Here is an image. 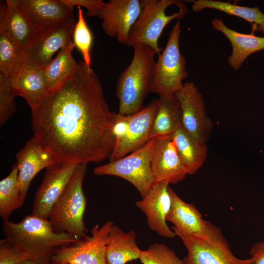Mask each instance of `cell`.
<instances>
[{
  "mask_svg": "<svg viewBox=\"0 0 264 264\" xmlns=\"http://www.w3.org/2000/svg\"><path fill=\"white\" fill-rule=\"evenodd\" d=\"M33 137L58 162L86 164L109 158L115 146L114 112L97 74L84 61L31 110Z\"/></svg>",
  "mask_w": 264,
  "mask_h": 264,
  "instance_id": "obj_1",
  "label": "cell"
},
{
  "mask_svg": "<svg viewBox=\"0 0 264 264\" xmlns=\"http://www.w3.org/2000/svg\"><path fill=\"white\" fill-rule=\"evenodd\" d=\"M2 232L5 239L31 259L46 263H51L57 249L79 240L56 232L48 220L32 214L18 222L3 220Z\"/></svg>",
  "mask_w": 264,
  "mask_h": 264,
  "instance_id": "obj_2",
  "label": "cell"
},
{
  "mask_svg": "<svg viewBox=\"0 0 264 264\" xmlns=\"http://www.w3.org/2000/svg\"><path fill=\"white\" fill-rule=\"evenodd\" d=\"M129 66L120 74L115 93L118 99V113L131 115L141 110L144 101L152 88L156 52L151 47L137 44Z\"/></svg>",
  "mask_w": 264,
  "mask_h": 264,
  "instance_id": "obj_3",
  "label": "cell"
},
{
  "mask_svg": "<svg viewBox=\"0 0 264 264\" xmlns=\"http://www.w3.org/2000/svg\"><path fill=\"white\" fill-rule=\"evenodd\" d=\"M143 6L132 26L127 45L141 44L152 48L159 54L163 49L159 39L167 25L175 19H181L187 14L184 2L179 0H142Z\"/></svg>",
  "mask_w": 264,
  "mask_h": 264,
  "instance_id": "obj_4",
  "label": "cell"
},
{
  "mask_svg": "<svg viewBox=\"0 0 264 264\" xmlns=\"http://www.w3.org/2000/svg\"><path fill=\"white\" fill-rule=\"evenodd\" d=\"M86 164H79L62 196L52 208L48 220L58 233L80 240L88 236L84 217L87 199L83 189Z\"/></svg>",
  "mask_w": 264,
  "mask_h": 264,
  "instance_id": "obj_5",
  "label": "cell"
},
{
  "mask_svg": "<svg viewBox=\"0 0 264 264\" xmlns=\"http://www.w3.org/2000/svg\"><path fill=\"white\" fill-rule=\"evenodd\" d=\"M180 23L177 21L170 32L165 47L155 61L152 92L159 96L175 95L188 76L186 60L180 52Z\"/></svg>",
  "mask_w": 264,
  "mask_h": 264,
  "instance_id": "obj_6",
  "label": "cell"
},
{
  "mask_svg": "<svg viewBox=\"0 0 264 264\" xmlns=\"http://www.w3.org/2000/svg\"><path fill=\"white\" fill-rule=\"evenodd\" d=\"M154 143L153 138L129 155L95 167L93 173L121 177L132 184L143 198L155 183L151 163Z\"/></svg>",
  "mask_w": 264,
  "mask_h": 264,
  "instance_id": "obj_7",
  "label": "cell"
},
{
  "mask_svg": "<svg viewBox=\"0 0 264 264\" xmlns=\"http://www.w3.org/2000/svg\"><path fill=\"white\" fill-rule=\"evenodd\" d=\"M170 192L172 205L166 220L174 224L172 227L173 229L186 235L229 247L228 242L219 227L204 220L193 204L183 201L170 187Z\"/></svg>",
  "mask_w": 264,
  "mask_h": 264,
  "instance_id": "obj_8",
  "label": "cell"
},
{
  "mask_svg": "<svg viewBox=\"0 0 264 264\" xmlns=\"http://www.w3.org/2000/svg\"><path fill=\"white\" fill-rule=\"evenodd\" d=\"M108 221L101 226L95 225L91 235L77 242L57 249L51 262H66L69 264H107L106 247L110 227Z\"/></svg>",
  "mask_w": 264,
  "mask_h": 264,
  "instance_id": "obj_9",
  "label": "cell"
},
{
  "mask_svg": "<svg viewBox=\"0 0 264 264\" xmlns=\"http://www.w3.org/2000/svg\"><path fill=\"white\" fill-rule=\"evenodd\" d=\"M78 164L58 162L46 168L35 194L32 215L48 220L52 208L69 184Z\"/></svg>",
  "mask_w": 264,
  "mask_h": 264,
  "instance_id": "obj_10",
  "label": "cell"
},
{
  "mask_svg": "<svg viewBox=\"0 0 264 264\" xmlns=\"http://www.w3.org/2000/svg\"><path fill=\"white\" fill-rule=\"evenodd\" d=\"M175 96L182 111V127L197 139L206 142L209 138L213 123L207 115L202 96L193 82L183 84Z\"/></svg>",
  "mask_w": 264,
  "mask_h": 264,
  "instance_id": "obj_11",
  "label": "cell"
},
{
  "mask_svg": "<svg viewBox=\"0 0 264 264\" xmlns=\"http://www.w3.org/2000/svg\"><path fill=\"white\" fill-rule=\"evenodd\" d=\"M142 0H110L104 2L97 17L107 35L116 37L122 44H127L131 29L139 16Z\"/></svg>",
  "mask_w": 264,
  "mask_h": 264,
  "instance_id": "obj_12",
  "label": "cell"
},
{
  "mask_svg": "<svg viewBox=\"0 0 264 264\" xmlns=\"http://www.w3.org/2000/svg\"><path fill=\"white\" fill-rule=\"evenodd\" d=\"M36 32L60 26L75 25L73 9L63 0H14Z\"/></svg>",
  "mask_w": 264,
  "mask_h": 264,
  "instance_id": "obj_13",
  "label": "cell"
},
{
  "mask_svg": "<svg viewBox=\"0 0 264 264\" xmlns=\"http://www.w3.org/2000/svg\"><path fill=\"white\" fill-rule=\"evenodd\" d=\"M74 27L60 26L36 33L25 51L24 64L34 67H45L57 51L66 47L72 41Z\"/></svg>",
  "mask_w": 264,
  "mask_h": 264,
  "instance_id": "obj_14",
  "label": "cell"
},
{
  "mask_svg": "<svg viewBox=\"0 0 264 264\" xmlns=\"http://www.w3.org/2000/svg\"><path fill=\"white\" fill-rule=\"evenodd\" d=\"M151 163L155 182L175 184L188 175L169 135L154 138Z\"/></svg>",
  "mask_w": 264,
  "mask_h": 264,
  "instance_id": "obj_15",
  "label": "cell"
},
{
  "mask_svg": "<svg viewBox=\"0 0 264 264\" xmlns=\"http://www.w3.org/2000/svg\"><path fill=\"white\" fill-rule=\"evenodd\" d=\"M135 204L146 215L148 225L152 230L166 238L176 236L166 222L172 205L168 183L155 182L146 196Z\"/></svg>",
  "mask_w": 264,
  "mask_h": 264,
  "instance_id": "obj_16",
  "label": "cell"
},
{
  "mask_svg": "<svg viewBox=\"0 0 264 264\" xmlns=\"http://www.w3.org/2000/svg\"><path fill=\"white\" fill-rule=\"evenodd\" d=\"M187 250L183 264H252L251 258L239 259L235 256L230 247L211 242L199 238L182 234L173 229Z\"/></svg>",
  "mask_w": 264,
  "mask_h": 264,
  "instance_id": "obj_17",
  "label": "cell"
},
{
  "mask_svg": "<svg viewBox=\"0 0 264 264\" xmlns=\"http://www.w3.org/2000/svg\"><path fill=\"white\" fill-rule=\"evenodd\" d=\"M20 194L26 198L30 183L43 169L58 162L34 137L29 139L16 154Z\"/></svg>",
  "mask_w": 264,
  "mask_h": 264,
  "instance_id": "obj_18",
  "label": "cell"
},
{
  "mask_svg": "<svg viewBox=\"0 0 264 264\" xmlns=\"http://www.w3.org/2000/svg\"><path fill=\"white\" fill-rule=\"evenodd\" d=\"M156 99L140 111L130 115L126 136L123 141L114 147L109 158L112 161L139 149L148 141L150 133L158 108Z\"/></svg>",
  "mask_w": 264,
  "mask_h": 264,
  "instance_id": "obj_19",
  "label": "cell"
},
{
  "mask_svg": "<svg viewBox=\"0 0 264 264\" xmlns=\"http://www.w3.org/2000/svg\"><path fill=\"white\" fill-rule=\"evenodd\" d=\"M8 78L16 95L22 97L31 110L48 91L44 68L23 64Z\"/></svg>",
  "mask_w": 264,
  "mask_h": 264,
  "instance_id": "obj_20",
  "label": "cell"
},
{
  "mask_svg": "<svg viewBox=\"0 0 264 264\" xmlns=\"http://www.w3.org/2000/svg\"><path fill=\"white\" fill-rule=\"evenodd\" d=\"M211 24L215 30L224 34L231 43L232 51L227 61L234 70L240 69L249 55L264 50V37L256 36L253 32L244 34L234 30L228 27L220 18H215Z\"/></svg>",
  "mask_w": 264,
  "mask_h": 264,
  "instance_id": "obj_21",
  "label": "cell"
},
{
  "mask_svg": "<svg viewBox=\"0 0 264 264\" xmlns=\"http://www.w3.org/2000/svg\"><path fill=\"white\" fill-rule=\"evenodd\" d=\"M0 33L12 37L25 51L36 32L14 0H6L0 1Z\"/></svg>",
  "mask_w": 264,
  "mask_h": 264,
  "instance_id": "obj_22",
  "label": "cell"
},
{
  "mask_svg": "<svg viewBox=\"0 0 264 264\" xmlns=\"http://www.w3.org/2000/svg\"><path fill=\"white\" fill-rule=\"evenodd\" d=\"M133 230L125 232L112 224L108 237L106 257L107 264H126L139 259L142 250L136 243Z\"/></svg>",
  "mask_w": 264,
  "mask_h": 264,
  "instance_id": "obj_23",
  "label": "cell"
},
{
  "mask_svg": "<svg viewBox=\"0 0 264 264\" xmlns=\"http://www.w3.org/2000/svg\"><path fill=\"white\" fill-rule=\"evenodd\" d=\"M170 135L187 174L196 173L207 156L206 142L194 137L182 126Z\"/></svg>",
  "mask_w": 264,
  "mask_h": 264,
  "instance_id": "obj_24",
  "label": "cell"
},
{
  "mask_svg": "<svg viewBox=\"0 0 264 264\" xmlns=\"http://www.w3.org/2000/svg\"><path fill=\"white\" fill-rule=\"evenodd\" d=\"M158 108L150 133L151 139L170 135L182 126L180 105L175 95L159 96Z\"/></svg>",
  "mask_w": 264,
  "mask_h": 264,
  "instance_id": "obj_25",
  "label": "cell"
},
{
  "mask_svg": "<svg viewBox=\"0 0 264 264\" xmlns=\"http://www.w3.org/2000/svg\"><path fill=\"white\" fill-rule=\"evenodd\" d=\"M185 1L192 3V8L195 12L205 9H214L241 18L251 24L252 32H261L264 35V13L259 6L250 7L215 0H190Z\"/></svg>",
  "mask_w": 264,
  "mask_h": 264,
  "instance_id": "obj_26",
  "label": "cell"
},
{
  "mask_svg": "<svg viewBox=\"0 0 264 264\" xmlns=\"http://www.w3.org/2000/svg\"><path fill=\"white\" fill-rule=\"evenodd\" d=\"M75 47L72 41L66 47L61 49L57 56L44 67L48 91L61 84L76 70L78 63L72 55Z\"/></svg>",
  "mask_w": 264,
  "mask_h": 264,
  "instance_id": "obj_27",
  "label": "cell"
},
{
  "mask_svg": "<svg viewBox=\"0 0 264 264\" xmlns=\"http://www.w3.org/2000/svg\"><path fill=\"white\" fill-rule=\"evenodd\" d=\"M18 173L15 164L9 175L0 181V216L2 220H8L14 211L22 206L25 199L19 191Z\"/></svg>",
  "mask_w": 264,
  "mask_h": 264,
  "instance_id": "obj_28",
  "label": "cell"
},
{
  "mask_svg": "<svg viewBox=\"0 0 264 264\" xmlns=\"http://www.w3.org/2000/svg\"><path fill=\"white\" fill-rule=\"evenodd\" d=\"M25 60V51L9 35L0 33V74L9 78Z\"/></svg>",
  "mask_w": 264,
  "mask_h": 264,
  "instance_id": "obj_29",
  "label": "cell"
},
{
  "mask_svg": "<svg viewBox=\"0 0 264 264\" xmlns=\"http://www.w3.org/2000/svg\"><path fill=\"white\" fill-rule=\"evenodd\" d=\"M78 20L73 32V42L81 53L84 63L90 67V50L93 42L92 33L84 17L82 8L77 6Z\"/></svg>",
  "mask_w": 264,
  "mask_h": 264,
  "instance_id": "obj_30",
  "label": "cell"
},
{
  "mask_svg": "<svg viewBox=\"0 0 264 264\" xmlns=\"http://www.w3.org/2000/svg\"><path fill=\"white\" fill-rule=\"evenodd\" d=\"M143 264H183L176 253L163 243H155L142 250L139 258Z\"/></svg>",
  "mask_w": 264,
  "mask_h": 264,
  "instance_id": "obj_31",
  "label": "cell"
},
{
  "mask_svg": "<svg viewBox=\"0 0 264 264\" xmlns=\"http://www.w3.org/2000/svg\"><path fill=\"white\" fill-rule=\"evenodd\" d=\"M17 95L9 82V78L0 74V124L4 125L15 112V98Z\"/></svg>",
  "mask_w": 264,
  "mask_h": 264,
  "instance_id": "obj_32",
  "label": "cell"
},
{
  "mask_svg": "<svg viewBox=\"0 0 264 264\" xmlns=\"http://www.w3.org/2000/svg\"><path fill=\"white\" fill-rule=\"evenodd\" d=\"M31 259L6 239L0 241V264H20Z\"/></svg>",
  "mask_w": 264,
  "mask_h": 264,
  "instance_id": "obj_33",
  "label": "cell"
},
{
  "mask_svg": "<svg viewBox=\"0 0 264 264\" xmlns=\"http://www.w3.org/2000/svg\"><path fill=\"white\" fill-rule=\"evenodd\" d=\"M63 1L73 9L75 6L85 7L87 11V16L90 17L97 16L105 2L102 0H63Z\"/></svg>",
  "mask_w": 264,
  "mask_h": 264,
  "instance_id": "obj_34",
  "label": "cell"
},
{
  "mask_svg": "<svg viewBox=\"0 0 264 264\" xmlns=\"http://www.w3.org/2000/svg\"><path fill=\"white\" fill-rule=\"evenodd\" d=\"M249 254L252 264H264V241L257 242L251 246Z\"/></svg>",
  "mask_w": 264,
  "mask_h": 264,
  "instance_id": "obj_35",
  "label": "cell"
},
{
  "mask_svg": "<svg viewBox=\"0 0 264 264\" xmlns=\"http://www.w3.org/2000/svg\"><path fill=\"white\" fill-rule=\"evenodd\" d=\"M20 264H51V263H46L37 261L34 259H28L21 263Z\"/></svg>",
  "mask_w": 264,
  "mask_h": 264,
  "instance_id": "obj_36",
  "label": "cell"
},
{
  "mask_svg": "<svg viewBox=\"0 0 264 264\" xmlns=\"http://www.w3.org/2000/svg\"><path fill=\"white\" fill-rule=\"evenodd\" d=\"M51 264H69L66 262H56V263L51 262Z\"/></svg>",
  "mask_w": 264,
  "mask_h": 264,
  "instance_id": "obj_37",
  "label": "cell"
}]
</instances>
